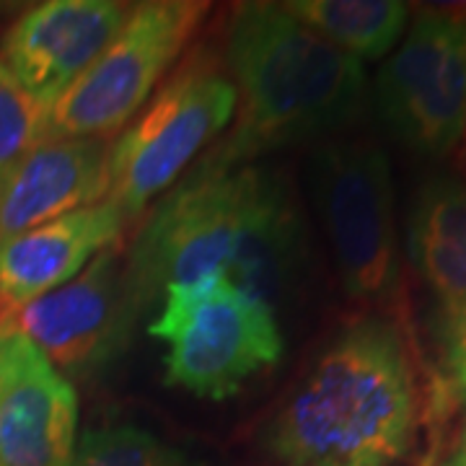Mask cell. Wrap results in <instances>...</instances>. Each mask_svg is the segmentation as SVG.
Segmentation results:
<instances>
[{
    "mask_svg": "<svg viewBox=\"0 0 466 466\" xmlns=\"http://www.w3.org/2000/svg\"><path fill=\"white\" fill-rule=\"evenodd\" d=\"M303 233L283 184L254 167L200 164L150 210L125 259L135 306L223 278L272 306L293 283Z\"/></svg>",
    "mask_w": 466,
    "mask_h": 466,
    "instance_id": "cell-1",
    "label": "cell"
},
{
    "mask_svg": "<svg viewBox=\"0 0 466 466\" xmlns=\"http://www.w3.org/2000/svg\"><path fill=\"white\" fill-rule=\"evenodd\" d=\"M425 410L400 319L368 311L319 352L267 422L262 451L275 466H401Z\"/></svg>",
    "mask_w": 466,
    "mask_h": 466,
    "instance_id": "cell-2",
    "label": "cell"
},
{
    "mask_svg": "<svg viewBox=\"0 0 466 466\" xmlns=\"http://www.w3.org/2000/svg\"><path fill=\"white\" fill-rule=\"evenodd\" d=\"M226 57L238 119L208 167L238 168L265 150L345 130L366 104L363 63L275 3L236 8Z\"/></svg>",
    "mask_w": 466,
    "mask_h": 466,
    "instance_id": "cell-3",
    "label": "cell"
},
{
    "mask_svg": "<svg viewBox=\"0 0 466 466\" xmlns=\"http://www.w3.org/2000/svg\"><path fill=\"white\" fill-rule=\"evenodd\" d=\"M309 184L345 293L373 314L400 319L397 200L381 146L368 137L321 143L309 164Z\"/></svg>",
    "mask_w": 466,
    "mask_h": 466,
    "instance_id": "cell-4",
    "label": "cell"
},
{
    "mask_svg": "<svg viewBox=\"0 0 466 466\" xmlns=\"http://www.w3.org/2000/svg\"><path fill=\"white\" fill-rule=\"evenodd\" d=\"M148 332L168 345V386L202 400L238 394L283 355L272 306L223 278L167 288Z\"/></svg>",
    "mask_w": 466,
    "mask_h": 466,
    "instance_id": "cell-5",
    "label": "cell"
},
{
    "mask_svg": "<svg viewBox=\"0 0 466 466\" xmlns=\"http://www.w3.org/2000/svg\"><path fill=\"white\" fill-rule=\"evenodd\" d=\"M236 88L218 67H184L109 143L106 200L133 220L179 182L189 164L228 127Z\"/></svg>",
    "mask_w": 466,
    "mask_h": 466,
    "instance_id": "cell-6",
    "label": "cell"
},
{
    "mask_svg": "<svg viewBox=\"0 0 466 466\" xmlns=\"http://www.w3.org/2000/svg\"><path fill=\"white\" fill-rule=\"evenodd\" d=\"M208 14L205 3L135 5L99 60L50 109L47 137L109 140L130 125Z\"/></svg>",
    "mask_w": 466,
    "mask_h": 466,
    "instance_id": "cell-7",
    "label": "cell"
},
{
    "mask_svg": "<svg viewBox=\"0 0 466 466\" xmlns=\"http://www.w3.org/2000/svg\"><path fill=\"white\" fill-rule=\"evenodd\" d=\"M376 106L401 146L443 158L466 133V14L420 11L376 76Z\"/></svg>",
    "mask_w": 466,
    "mask_h": 466,
    "instance_id": "cell-8",
    "label": "cell"
},
{
    "mask_svg": "<svg viewBox=\"0 0 466 466\" xmlns=\"http://www.w3.org/2000/svg\"><path fill=\"white\" fill-rule=\"evenodd\" d=\"M135 309L115 244L70 283L8 309L0 319L26 334L60 373H88L125 345Z\"/></svg>",
    "mask_w": 466,
    "mask_h": 466,
    "instance_id": "cell-9",
    "label": "cell"
},
{
    "mask_svg": "<svg viewBox=\"0 0 466 466\" xmlns=\"http://www.w3.org/2000/svg\"><path fill=\"white\" fill-rule=\"evenodd\" d=\"M78 397L26 334L0 319V466H73Z\"/></svg>",
    "mask_w": 466,
    "mask_h": 466,
    "instance_id": "cell-10",
    "label": "cell"
},
{
    "mask_svg": "<svg viewBox=\"0 0 466 466\" xmlns=\"http://www.w3.org/2000/svg\"><path fill=\"white\" fill-rule=\"evenodd\" d=\"M133 8L112 0H50L8 29L0 63L45 109L99 60Z\"/></svg>",
    "mask_w": 466,
    "mask_h": 466,
    "instance_id": "cell-11",
    "label": "cell"
},
{
    "mask_svg": "<svg viewBox=\"0 0 466 466\" xmlns=\"http://www.w3.org/2000/svg\"><path fill=\"white\" fill-rule=\"evenodd\" d=\"M109 140L47 137L0 182V244L106 200Z\"/></svg>",
    "mask_w": 466,
    "mask_h": 466,
    "instance_id": "cell-12",
    "label": "cell"
},
{
    "mask_svg": "<svg viewBox=\"0 0 466 466\" xmlns=\"http://www.w3.org/2000/svg\"><path fill=\"white\" fill-rule=\"evenodd\" d=\"M125 216L109 200L55 218L0 244V303L26 306L81 275L122 241Z\"/></svg>",
    "mask_w": 466,
    "mask_h": 466,
    "instance_id": "cell-13",
    "label": "cell"
},
{
    "mask_svg": "<svg viewBox=\"0 0 466 466\" xmlns=\"http://www.w3.org/2000/svg\"><path fill=\"white\" fill-rule=\"evenodd\" d=\"M407 257L431 290L441 321L466 314V182L435 174L407 216Z\"/></svg>",
    "mask_w": 466,
    "mask_h": 466,
    "instance_id": "cell-14",
    "label": "cell"
},
{
    "mask_svg": "<svg viewBox=\"0 0 466 466\" xmlns=\"http://www.w3.org/2000/svg\"><path fill=\"white\" fill-rule=\"evenodd\" d=\"M283 8L360 63L386 57L410 21V5L400 0H290Z\"/></svg>",
    "mask_w": 466,
    "mask_h": 466,
    "instance_id": "cell-15",
    "label": "cell"
},
{
    "mask_svg": "<svg viewBox=\"0 0 466 466\" xmlns=\"http://www.w3.org/2000/svg\"><path fill=\"white\" fill-rule=\"evenodd\" d=\"M73 466H202L137 425H104L81 435Z\"/></svg>",
    "mask_w": 466,
    "mask_h": 466,
    "instance_id": "cell-16",
    "label": "cell"
},
{
    "mask_svg": "<svg viewBox=\"0 0 466 466\" xmlns=\"http://www.w3.org/2000/svg\"><path fill=\"white\" fill-rule=\"evenodd\" d=\"M50 135L45 109L0 63V182Z\"/></svg>",
    "mask_w": 466,
    "mask_h": 466,
    "instance_id": "cell-17",
    "label": "cell"
},
{
    "mask_svg": "<svg viewBox=\"0 0 466 466\" xmlns=\"http://www.w3.org/2000/svg\"><path fill=\"white\" fill-rule=\"evenodd\" d=\"M441 391L466 407V314L441 321Z\"/></svg>",
    "mask_w": 466,
    "mask_h": 466,
    "instance_id": "cell-18",
    "label": "cell"
},
{
    "mask_svg": "<svg viewBox=\"0 0 466 466\" xmlns=\"http://www.w3.org/2000/svg\"><path fill=\"white\" fill-rule=\"evenodd\" d=\"M433 466H466V420L459 431V438L453 441V446L449 449V453H443Z\"/></svg>",
    "mask_w": 466,
    "mask_h": 466,
    "instance_id": "cell-19",
    "label": "cell"
},
{
    "mask_svg": "<svg viewBox=\"0 0 466 466\" xmlns=\"http://www.w3.org/2000/svg\"><path fill=\"white\" fill-rule=\"evenodd\" d=\"M464 137H466V133H464Z\"/></svg>",
    "mask_w": 466,
    "mask_h": 466,
    "instance_id": "cell-20",
    "label": "cell"
}]
</instances>
